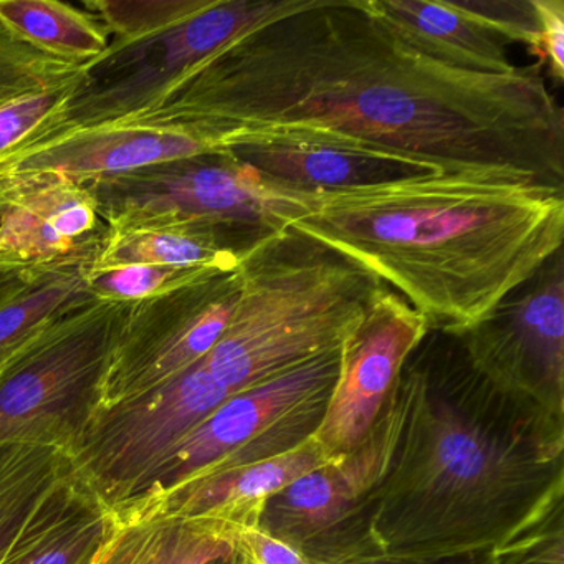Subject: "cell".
<instances>
[{"label":"cell","mask_w":564,"mask_h":564,"mask_svg":"<svg viewBox=\"0 0 564 564\" xmlns=\"http://www.w3.org/2000/svg\"><path fill=\"white\" fill-rule=\"evenodd\" d=\"M133 120L200 124L219 144L279 134L501 170L564 191V113L536 64L481 74L402 37L371 0H300L204 58Z\"/></svg>","instance_id":"6da1fadb"},{"label":"cell","mask_w":564,"mask_h":564,"mask_svg":"<svg viewBox=\"0 0 564 564\" xmlns=\"http://www.w3.org/2000/svg\"><path fill=\"white\" fill-rule=\"evenodd\" d=\"M398 392L375 520L386 556L500 550L564 507V425L481 375L454 333L429 329Z\"/></svg>","instance_id":"7a4b0ae2"},{"label":"cell","mask_w":564,"mask_h":564,"mask_svg":"<svg viewBox=\"0 0 564 564\" xmlns=\"http://www.w3.org/2000/svg\"><path fill=\"white\" fill-rule=\"evenodd\" d=\"M290 229L458 333L563 250L564 191L514 171L421 174L315 194Z\"/></svg>","instance_id":"3957f363"},{"label":"cell","mask_w":564,"mask_h":564,"mask_svg":"<svg viewBox=\"0 0 564 564\" xmlns=\"http://www.w3.org/2000/svg\"><path fill=\"white\" fill-rule=\"evenodd\" d=\"M229 325L203 359L230 392L341 348L381 282L329 247L286 229L247 250Z\"/></svg>","instance_id":"277c9868"},{"label":"cell","mask_w":564,"mask_h":564,"mask_svg":"<svg viewBox=\"0 0 564 564\" xmlns=\"http://www.w3.org/2000/svg\"><path fill=\"white\" fill-rule=\"evenodd\" d=\"M300 0H87L110 35L67 104L24 144L148 113L204 58ZM14 151V150H12Z\"/></svg>","instance_id":"5b68a950"},{"label":"cell","mask_w":564,"mask_h":564,"mask_svg":"<svg viewBox=\"0 0 564 564\" xmlns=\"http://www.w3.org/2000/svg\"><path fill=\"white\" fill-rule=\"evenodd\" d=\"M131 303L68 310L0 369V445L68 454L104 405V384Z\"/></svg>","instance_id":"8992f818"},{"label":"cell","mask_w":564,"mask_h":564,"mask_svg":"<svg viewBox=\"0 0 564 564\" xmlns=\"http://www.w3.org/2000/svg\"><path fill=\"white\" fill-rule=\"evenodd\" d=\"M87 186L111 229L213 223L257 240L290 227L315 196L280 186L227 154L171 161Z\"/></svg>","instance_id":"52a82bcc"},{"label":"cell","mask_w":564,"mask_h":564,"mask_svg":"<svg viewBox=\"0 0 564 564\" xmlns=\"http://www.w3.org/2000/svg\"><path fill=\"white\" fill-rule=\"evenodd\" d=\"M338 369L336 349L262 384L234 392L187 434L128 503L299 447L318 431Z\"/></svg>","instance_id":"ba28073f"},{"label":"cell","mask_w":564,"mask_h":564,"mask_svg":"<svg viewBox=\"0 0 564 564\" xmlns=\"http://www.w3.org/2000/svg\"><path fill=\"white\" fill-rule=\"evenodd\" d=\"M401 425L395 386L368 437L273 495L263 508L260 530L295 547L310 564H355L386 556L375 520Z\"/></svg>","instance_id":"9c48e42d"},{"label":"cell","mask_w":564,"mask_h":564,"mask_svg":"<svg viewBox=\"0 0 564 564\" xmlns=\"http://www.w3.org/2000/svg\"><path fill=\"white\" fill-rule=\"evenodd\" d=\"M229 391L197 362L171 381L101 409L68 451L72 477L117 511Z\"/></svg>","instance_id":"30bf717a"},{"label":"cell","mask_w":564,"mask_h":564,"mask_svg":"<svg viewBox=\"0 0 564 564\" xmlns=\"http://www.w3.org/2000/svg\"><path fill=\"white\" fill-rule=\"evenodd\" d=\"M454 335L495 386L564 425L563 250L480 322Z\"/></svg>","instance_id":"8fae6325"},{"label":"cell","mask_w":564,"mask_h":564,"mask_svg":"<svg viewBox=\"0 0 564 564\" xmlns=\"http://www.w3.org/2000/svg\"><path fill=\"white\" fill-rule=\"evenodd\" d=\"M237 296L239 276L230 270L131 303L105 378L101 409L144 394L203 361L226 332Z\"/></svg>","instance_id":"7c38bea8"},{"label":"cell","mask_w":564,"mask_h":564,"mask_svg":"<svg viewBox=\"0 0 564 564\" xmlns=\"http://www.w3.org/2000/svg\"><path fill=\"white\" fill-rule=\"evenodd\" d=\"M427 332L424 316L381 283L339 348L338 378L313 435L328 460L349 454L368 437L395 391L405 359Z\"/></svg>","instance_id":"4fadbf2b"},{"label":"cell","mask_w":564,"mask_h":564,"mask_svg":"<svg viewBox=\"0 0 564 564\" xmlns=\"http://www.w3.org/2000/svg\"><path fill=\"white\" fill-rule=\"evenodd\" d=\"M207 154H220V150L199 124L130 120L15 148L0 158V177L52 173L88 184Z\"/></svg>","instance_id":"5bb4252c"},{"label":"cell","mask_w":564,"mask_h":564,"mask_svg":"<svg viewBox=\"0 0 564 564\" xmlns=\"http://www.w3.org/2000/svg\"><path fill=\"white\" fill-rule=\"evenodd\" d=\"M107 232L87 184L52 173L0 177V273L95 257Z\"/></svg>","instance_id":"9a60e30c"},{"label":"cell","mask_w":564,"mask_h":564,"mask_svg":"<svg viewBox=\"0 0 564 564\" xmlns=\"http://www.w3.org/2000/svg\"><path fill=\"white\" fill-rule=\"evenodd\" d=\"M372 8L415 47L438 61L481 74H513L508 47L533 44L534 15L527 2L371 0Z\"/></svg>","instance_id":"2e32d148"},{"label":"cell","mask_w":564,"mask_h":564,"mask_svg":"<svg viewBox=\"0 0 564 564\" xmlns=\"http://www.w3.org/2000/svg\"><path fill=\"white\" fill-rule=\"evenodd\" d=\"M220 154L247 164L280 186L313 194L441 173L421 161L384 151L279 134L229 138Z\"/></svg>","instance_id":"e0dca14e"},{"label":"cell","mask_w":564,"mask_h":564,"mask_svg":"<svg viewBox=\"0 0 564 564\" xmlns=\"http://www.w3.org/2000/svg\"><path fill=\"white\" fill-rule=\"evenodd\" d=\"M329 462L315 438L259 464L234 468L141 498L115 511L117 517H174L216 521L230 531L259 528L267 501L292 481Z\"/></svg>","instance_id":"ac0fdd59"},{"label":"cell","mask_w":564,"mask_h":564,"mask_svg":"<svg viewBox=\"0 0 564 564\" xmlns=\"http://www.w3.org/2000/svg\"><path fill=\"white\" fill-rule=\"evenodd\" d=\"M117 524L115 511L68 468L42 495L0 564H95Z\"/></svg>","instance_id":"d6986e66"},{"label":"cell","mask_w":564,"mask_h":564,"mask_svg":"<svg viewBox=\"0 0 564 564\" xmlns=\"http://www.w3.org/2000/svg\"><path fill=\"white\" fill-rule=\"evenodd\" d=\"M88 64L52 57L0 24V158L25 143L67 104Z\"/></svg>","instance_id":"ffe728a7"},{"label":"cell","mask_w":564,"mask_h":564,"mask_svg":"<svg viewBox=\"0 0 564 564\" xmlns=\"http://www.w3.org/2000/svg\"><path fill=\"white\" fill-rule=\"evenodd\" d=\"M260 240L213 223H170L108 227L90 267H174V269L236 270L247 250Z\"/></svg>","instance_id":"44dd1931"},{"label":"cell","mask_w":564,"mask_h":564,"mask_svg":"<svg viewBox=\"0 0 564 564\" xmlns=\"http://www.w3.org/2000/svg\"><path fill=\"white\" fill-rule=\"evenodd\" d=\"M94 259L0 273V369L68 310L95 299L85 280Z\"/></svg>","instance_id":"7402d4cb"},{"label":"cell","mask_w":564,"mask_h":564,"mask_svg":"<svg viewBox=\"0 0 564 564\" xmlns=\"http://www.w3.org/2000/svg\"><path fill=\"white\" fill-rule=\"evenodd\" d=\"M95 564H209L232 553V531L216 521L117 517Z\"/></svg>","instance_id":"603a6c76"},{"label":"cell","mask_w":564,"mask_h":564,"mask_svg":"<svg viewBox=\"0 0 564 564\" xmlns=\"http://www.w3.org/2000/svg\"><path fill=\"white\" fill-rule=\"evenodd\" d=\"M0 24L62 61L91 62L110 45L107 29L95 15L58 0H0Z\"/></svg>","instance_id":"cb8c5ba5"},{"label":"cell","mask_w":564,"mask_h":564,"mask_svg":"<svg viewBox=\"0 0 564 564\" xmlns=\"http://www.w3.org/2000/svg\"><path fill=\"white\" fill-rule=\"evenodd\" d=\"M65 452L41 445H0V561L42 495L68 471Z\"/></svg>","instance_id":"d4e9b609"},{"label":"cell","mask_w":564,"mask_h":564,"mask_svg":"<svg viewBox=\"0 0 564 564\" xmlns=\"http://www.w3.org/2000/svg\"><path fill=\"white\" fill-rule=\"evenodd\" d=\"M227 272L214 269H174V267L118 265L85 269V280L91 296L108 302L137 303L189 285L210 273ZM230 272V270H229Z\"/></svg>","instance_id":"484cf974"},{"label":"cell","mask_w":564,"mask_h":564,"mask_svg":"<svg viewBox=\"0 0 564 564\" xmlns=\"http://www.w3.org/2000/svg\"><path fill=\"white\" fill-rule=\"evenodd\" d=\"M494 564H564V507L546 520L494 551Z\"/></svg>","instance_id":"4316f807"},{"label":"cell","mask_w":564,"mask_h":564,"mask_svg":"<svg viewBox=\"0 0 564 564\" xmlns=\"http://www.w3.org/2000/svg\"><path fill=\"white\" fill-rule=\"evenodd\" d=\"M533 9L534 37L528 48L538 58L540 68L547 67L551 78H564V2L563 0H530Z\"/></svg>","instance_id":"83f0119b"},{"label":"cell","mask_w":564,"mask_h":564,"mask_svg":"<svg viewBox=\"0 0 564 564\" xmlns=\"http://www.w3.org/2000/svg\"><path fill=\"white\" fill-rule=\"evenodd\" d=\"M234 550L246 564H310L302 553L260 528L232 531Z\"/></svg>","instance_id":"f1b7e54d"},{"label":"cell","mask_w":564,"mask_h":564,"mask_svg":"<svg viewBox=\"0 0 564 564\" xmlns=\"http://www.w3.org/2000/svg\"><path fill=\"white\" fill-rule=\"evenodd\" d=\"M355 564H494V551H471L435 557L381 556Z\"/></svg>","instance_id":"f546056e"},{"label":"cell","mask_w":564,"mask_h":564,"mask_svg":"<svg viewBox=\"0 0 564 564\" xmlns=\"http://www.w3.org/2000/svg\"><path fill=\"white\" fill-rule=\"evenodd\" d=\"M209 564H246V561H243L242 556L234 550L232 553L227 554V556L210 561Z\"/></svg>","instance_id":"4dcf8cb0"}]
</instances>
